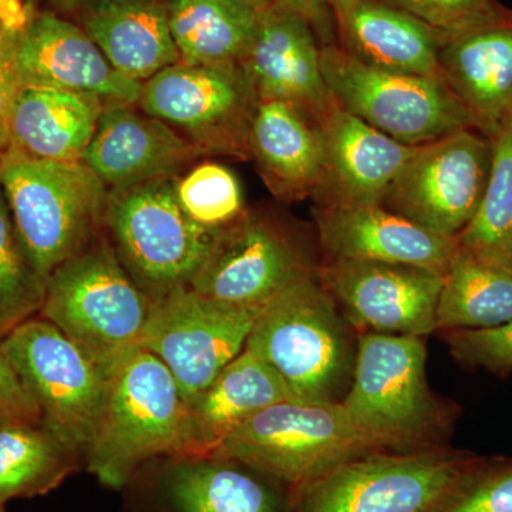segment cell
Wrapping results in <instances>:
<instances>
[{
  "label": "cell",
  "mask_w": 512,
  "mask_h": 512,
  "mask_svg": "<svg viewBox=\"0 0 512 512\" xmlns=\"http://www.w3.org/2000/svg\"><path fill=\"white\" fill-rule=\"evenodd\" d=\"M150 308L151 299L127 274L103 231L50 274L39 316L109 379L141 349Z\"/></svg>",
  "instance_id": "6da1fadb"
},
{
  "label": "cell",
  "mask_w": 512,
  "mask_h": 512,
  "mask_svg": "<svg viewBox=\"0 0 512 512\" xmlns=\"http://www.w3.org/2000/svg\"><path fill=\"white\" fill-rule=\"evenodd\" d=\"M245 349L274 370L289 402H342L339 394L355 367L349 330L318 274L262 306Z\"/></svg>",
  "instance_id": "7a4b0ae2"
},
{
  "label": "cell",
  "mask_w": 512,
  "mask_h": 512,
  "mask_svg": "<svg viewBox=\"0 0 512 512\" xmlns=\"http://www.w3.org/2000/svg\"><path fill=\"white\" fill-rule=\"evenodd\" d=\"M185 419L187 403L170 370L138 349L107 379L87 470L106 487L121 490L147 461L183 453Z\"/></svg>",
  "instance_id": "3957f363"
},
{
  "label": "cell",
  "mask_w": 512,
  "mask_h": 512,
  "mask_svg": "<svg viewBox=\"0 0 512 512\" xmlns=\"http://www.w3.org/2000/svg\"><path fill=\"white\" fill-rule=\"evenodd\" d=\"M0 185L23 244L50 274L104 231L109 190L80 163L0 154Z\"/></svg>",
  "instance_id": "277c9868"
},
{
  "label": "cell",
  "mask_w": 512,
  "mask_h": 512,
  "mask_svg": "<svg viewBox=\"0 0 512 512\" xmlns=\"http://www.w3.org/2000/svg\"><path fill=\"white\" fill-rule=\"evenodd\" d=\"M483 466L444 448L379 451L296 488L295 510L441 512Z\"/></svg>",
  "instance_id": "5b68a950"
},
{
  "label": "cell",
  "mask_w": 512,
  "mask_h": 512,
  "mask_svg": "<svg viewBox=\"0 0 512 512\" xmlns=\"http://www.w3.org/2000/svg\"><path fill=\"white\" fill-rule=\"evenodd\" d=\"M342 406L376 451L429 448L441 410L427 384L423 338L366 332Z\"/></svg>",
  "instance_id": "8992f818"
},
{
  "label": "cell",
  "mask_w": 512,
  "mask_h": 512,
  "mask_svg": "<svg viewBox=\"0 0 512 512\" xmlns=\"http://www.w3.org/2000/svg\"><path fill=\"white\" fill-rule=\"evenodd\" d=\"M173 180L109 191L107 200L104 235L151 301L190 288L222 231L201 227L185 214Z\"/></svg>",
  "instance_id": "52a82bcc"
},
{
  "label": "cell",
  "mask_w": 512,
  "mask_h": 512,
  "mask_svg": "<svg viewBox=\"0 0 512 512\" xmlns=\"http://www.w3.org/2000/svg\"><path fill=\"white\" fill-rule=\"evenodd\" d=\"M320 63L342 109L404 146H424L464 128L476 130L444 80L369 66L338 43L322 46Z\"/></svg>",
  "instance_id": "ba28073f"
},
{
  "label": "cell",
  "mask_w": 512,
  "mask_h": 512,
  "mask_svg": "<svg viewBox=\"0 0 512 512\" xmlns=\"http://www.w3.org/2000/svg\"><path fill=\"white\" fill-rule=\"evenodd\" d=\"M214 453L242 461L296 490L379 451L356 429L342 402L285 400L256 414Z\"/></svg>",
  "instance_id": "9c48e42d"
},
{
  "label": "cell",
  "mask_w": 512,
  "mask_h": 512,
  "mask_svg": "<svg viewBox=\"0 0 512 512\" xmlns=\"http://www.w3.org/2000/svg\"><path fill=\"white\" fill-rule=\"evenodd\" d=\"M120 491L124 512H296L295 488L218 453L153 458Z\"/></svg>",
  "instance_id": "30bf717a"
},
{
  "label": "cell",
  "mask_w": 512,
  "mask_h": 512,
  "mask_svg": "<svg viewBox=\"0 0 512 512\" xmlns=\"http://www.w3.org/2000/svg\"><path fill=\"white\" fill-rule=\"evenodd\" d=\"M258 101L241 66L178 63L143 83L137 106L174 128L202 157L247 160Z\"/></svg>",
  "instance_id": "8fae6325"
},
{
  "label": "cell",
  "mask_w": 512,
  "mask_h": 512,
  "mask_svg": "<svg viewBox=\"0 0 512 512\" xmlns=\"http://www.w3.org/2000/svg\"><path fill=\"white\" fill-rule=\"evenodd\" d=\"M0 349L35 400L43 426L86 457L103 407L106 377L40 316L13 330Z\"/></svg>",
  "instance_id": "7c38bea8"
},
{
  "label": "cell",
  "mask_w": 512,
  "mask_h": 512,
  "mask_svg": "<svg viewBox=\"0 0 512 512\" xmlns=\"http://www.w3.org/2000/svg\"><path fill=\"white\" fill-rule=\"evenodd\" d=\"M261 309L173 289L151 301L141 348L170 370L188 403L245 349Z\"/></svg>",
  "instance_id": "4fadbf2b"
},
{
  "label": "cell",
  "mask_w": 512,
  "mask_h": 512,
  "mask_svg": "<svg viewBox=\"0 0 512 512\" xmlns=\"http://www.w3.org/2000/svg\"><path fill=\"white\" fill-rule=\"evenodd\" d=\"M491 156L490 138L474 128L419 146L382 205L427 231L457 238L483 200Z\"/></svg>",
  "instance_id": "5bb4252c"
},
{
  "label": "cell",
  "mask_w": 512,
  "mask_h": 512,
  "mask_svg": "<svg viewBox=\"0 0 512 512\" xmlns=\"http://www.w3.org/2000/svg\"><path fill=\"white\" fill-rule=\"evenodd\" d=\"M313 274L311 261L288 229L247 210L222 229L190 288L214 301L262 308Z\"/></svg>",
  "instance_id": "9a60e30c"
},
{
  "label": "cell",
  "mask_w": 512,
  "mask_h": 512,
  "mask_svg": "<svg viewBox=\"0 0 512 512\" xmlns=\"http://www.w3.org/2000/svg\"><path fill=\"white\" fill-rule=\"evenodd\" d=\"M320 282L357 328L423 336L437 330L444 276L416 266L329 259Z\"/></svg>",
  "instance_id": "2e32d148"
},
{
  "label": "cell",
  "mask_w": 512,
  "mask_h": 512,
  "mask_svg": "<svg viewBox=\"0 0 512 512\" xmlns=\"http://www.w3.org/2000/svg\"><path fill=\"white\" fill-rule=\"evenodd\" d=\"M320 49L308 20L274 5L259 12L258 33L241 67L259 100L289 104L318 126L338 106L323 77Z\"/></svg>",
  "instance_id": "e0dca14e"
},
{
  "label": "cell",
  "mask_w": 512,
  "mask_h": 512,
  "mask_svg": "<svg viewBox=\"0 0 512 512\" xmlns=\"http://www.w3.org/2000/svg\"><path fill=\"white\" fill-rule=\"evenodd\" d=\"M16 63L23 87L90 94L106 107L140 99L143 83L117 72L77 23L52 10L37 12L22 33Z\"/></svg>",
  "instance_id": "ac0fdd59"
},
{
  "label": "cell",
  "mask_w": 512,
  "mask_h": 512,
  "mask_svg": "<svg viewBox=\"0 0 512 512\" xmlns=\"http://www.w3.org/2000/svg\"><path fill=\"white\" fill-rule=\"evenodd\" d=\"M315 217L329 259L416 266L444 276L458 251L457 238L427 231L382 204L319 202Z\"/></svg>",
  "instance_id": "d6986e66"
},
{
  "label": "cell",
  "mask_w": 512,
  "mask_h": 512,
  "mask_svg": "<svg viewBox=\"0 0 512 512\" xmlns=\"http://www.w3.org/2000/svg\"><path fill=\"white\" fill-rule=\"evenodd\" d=\"M200 158V151L164 121L137 104H117L101 114L83 163L113 191L173 180Z\"/></svg>",
  "instance_id": "ffe728a7"
},
{
  "label": "cell",
  "mask_w": 512,
  "mask_h": 512,
  "mask_svg": "<svg viewBox=\"0 0 512 512\" xmlns=\"http://www.w3.org/2000/svg\"><path fill=\"white\" fill-rule=\"evenodd\" d=\"M316 127L325 161L318 204H382L417 148L380 133L339 104Z\"/></svg>",
  "instance_id": "44dd1931"
},
{
  "label": "cell",
  "mask_w": 512,
  "mask_h": 512,
  "mask_svg": "<svg viewBox=\"0 0 512 512\" xmlns=\"http://www.w3.org/2000/svg\"><path fill=\"white\" fill-rule=\"evenodd\" d=\"M439 59L476 130L493 138L512 117V16L444 40Z\"/></svg>",
  "instance_id": "7402d4cb"
},
{
  "label": "cell",
  "mask_w": 512,
  "mask_h": 512,
  "mask_svg": "<svg viewBox=\"0 0 512 512\" xmlns=\"http://www.w3.org/2000/svg\"><path fill=\"white\" fill-rule=\"evenodd\" d=\"M72 15L114 69L134 82L181 63L161 0H86Z\"/></svg>",
  "instance_id": "603a6c76"
},
{
  "label": "cell",
  "mask_w": 512,
  "mask_h": 512,
  "mask_svg": "<svg viewBox=\"0 0 512 512\" xmlns=\"http://www.w3.org/2000/svg\"><path fill=\"white\" fill-rule=\"evenodd\" d=\"M249 158L278 200L316 198L325 178L318 127L289 104L259 100L249 128Z\"/></svg>",
  "instance_id": "cb8c5ba5"
},
{
  "label": "cell",
  "mask_w": 512,
  "mask_h": 512,
  "mask_svg": "<svg viewBox=\"0 0 512 512\" xmlns=\"http://www.w3.org/2000/svg\"><path fill=\"white\" fill-rule=\"evenodd\" d=\"M288 400L278 375L261 357L244 349L197 397L187 403L181 454H210L269 406Z\"/></svg>",
  "instance_id": "d4e9b609"
},
{
  "label": "cell",
  "mask_w": 512,
  "mask_h": 512,
  "mask_svg": "<svg viewBox=\"0 0 512 512\" xmlns=\"http://www.w3.org/2000/svg\"><path fill=\"white\" fill-rule=\"evenodd\" d=\"M104 109L106 104L90 94L22 87L5 151L33 160L80 163Z\"/></svg>",
  "instance_id": "484cf974"
},
{
  "label": "cell",
  "mask_w": 512,
  "mask_h": 512,
  "mask_svg": "<svg viewBox=\"0 0 512 512\" xmlns=\"http://www.w3.org/2000/svg\"><path fill=\"white\" fill-rule=\"evenodd\" d=\"M338 33L339 46L369 66L444 80L439 33L382 0H359Z\"/></svg>",
  "instance_id": "4316f807"
},
{
  "label": "cell",
  "mask_w": 512,
  "mask_h": 512,
  "mask_svg": "<svg viewBox=\"0 0 512 512\" xmlns=\"http://www.w3.org/2000/svg\"><path fill=\"white\" fill-rule=\"evenodd\" d=\"M181 63L241 66L254 45L259 12L239 0H164Z\"/></svg>",
  "instance_id": "83f0119b"
},
{
  "label": "cell",
  "mask_w": 512,
  "mask_h": 512,
  "mask_svg": "<svg viewBox=\"0 0 512 512\" xmlns=\"http://www.w3.org/2000/svg\"><path fill=\"white\" fill-rule=\"evenodd\" d=\"M86 457L40 420L9 419L0 426V503L56 490Z\"/></svg>",
  "instance_id": "f1b7e54d"
},
{
  "label": "cell",
  "mask_w": 512,
  "mask_h": 512,
  "mask_svg": "<svg viewBox=\"0 0 512 512\" xmlns=\"http://www.w3.org/2000/svg\"><path fill=\"white\" fill-rule=\"evenodd\" d=\"M512 320V261L458 247L444 275L437 330L483 329Z\"/></svg>",
  "instance_id": "f546056e"
},
{
  "label": "cell",
  "mask_w": 512,
  "mask_h": 512,
  "mask_svg": "<svg viewBox=\"0 0 512 512\" xmlns=\"http://www.w3.org/2000/svg\"><path fill=\"white\" fill-rule=\"evenodd\" d=\"M490 140L493 156L483 200L457 242L471 254L512 261V117Z\"/></svg>",
  "instance_id": "4dcf8cb0"
},
{
  "label": "cell",
  "mask_w": 512,
  "mask_h": 512,
  "mask_svg": "<svg viewBox=\"0 0 512 512\" xmlns=\"http://www.w3.org/2000/svg\"><path fill=\"white\" fill-rule=\"evenodd\" d=\"M47 281L20 238L0 185V342L39 316Z\"/></svg>",
  "instance_id": "1f68e13d"
},
{
  "label": "cell",
  "mask_w": 512,
  "mask_h": 512,
  "mask_svg": "<svg viewBox=\"0 0 512 512\" xmlns=\"http://www.w3.org/2000/svg\"><path fill=\"white\" fill-rule=\"evenodd\" d=\"M173 184L178 204L201 227L220 231L247 211L241 181L217 161L195 163Z\"/></svg>",
  "instance_id": "d6a6232c"
},
{
  "label": "cell",
  "mask_w": 512,
  "mask_h": 512,
  "mask_svg": "<svg viewBox=\"0 0 512 512\" xmlns=\"http://www.w3.org/2000/svg\"><path fill=\"white\" fill-rule=\"evenodd\" d=\"M429 25L441 37V43L511 18L512 10L497 0H382Z\"/></svg>",
  "instance_id": "836d02e7"
},
{
  "label": "cell",
  "mask_w": 512,
  "mask_h": 512,
  "mask_svg": "<svg viewBox=\"0 0 512 512\" xmlns=\"http://www.w3.org/2000/svg\"><path fill=\"white\" fill-rule=\"evenodd\" d=\"M446 340L463 365L498 375L512 372V320L493 328L447 330Z\"/></svg>",
  "instance_id": "e575fe53"
},
{
  "label": "cell",
  "mask_w": 512,
  "mask_h": 512,
  "mask_svg": "<svg viewBox=\"0 0 512 512\" xmlns=\"http://www.w3.org/2000/svg\"><path fill=\"white\" fill-rule=\"evenodd\" d=\"M441 512H512V466H484Z\"/></svg>",
  "instance_id": "d590c367"
},
{
  "label": "cell",
  "mask_w": 512,
  "mask_h": 512,
  "mask_svg": "<svg viewBox=\"0 0 512 512\" xmlns=\"http://www.w3.org/2000/svg\"><path fill=\"white\" fill-rule=\"evenodd\" d=\"M23 32L0 35V154L9 146L13 111L23 87L16 63V53Z\"/></svg>",
  "instance_id": "8d00e7d4"
},
{
  "label": "cell",
  "mask_w": 512,
  "mask_h": 512,
  "mask_svg": "<svg viewBox=\"0 0 512 512\" xmlns=\"http://www.w3.org/2000/svg\"><path fill=\"white\" fill-rule=\"evenodd\" d=\"M0 410L16 419L40 420L35 400L26 392L25 386L9 360L0 349Z\"/></svg>",
  "instance_id": "74e56055"
},
{
  "label": "cell",
  "mask_w": 512,
  "mask_h": 512,
  "mask_svg": "<svg viewBox=\"0 0 512 512\" xmlns=\"http://www.w3.org/2000/svg\"><path fill=\"white\" fill-rule=\"evenodd\" d=\"M275 3L308 20L318 36L320 46L336 43L333 30L336 22L326 0H275Z\"/></svg>",
  "instance_id": "f35d334b"
},
{
  "label": "cell",
  "mask_w": 512,
  "mask_h": 512,
  "mask_svg": "<svg viewBox=\"0 0 512 512\" xmlns=\"http://www.w3.org/2000/svg\"><path fill=\"white\" fill-rule=\"evenodd\" d=\"M37 0H0V35L23 32L37 15Z\"/></svg>",
  "instance_id": "ab89813d"
},
{
  "label": "cell",
  "mask_w": 512,
  "mask_h": 512,
  "mask_svg": "<svg viewBox=\"0 0 512 512\" xmlns=\"http://www.w3.org/2000/svg\"><path fill=\"white\" fill-rule=\"evenodd\" d=\"M326 2H328L330 10H332L333 18H335L336 22V29H338L340 23L348 18L349 13L352 12V9L355 8L359 0H326Z\"/></svg>",
  "instance_id": "60d3db41"
},
{
  "label": "cell",
  "mask_w": 512,
  "mask_h": 512,
  "mask_svg": "<svg viewBox=\"0 0 512 512\" xmlns=\"http://www.w3.org/2000/svg\"><path fill=\"white\" fill-rule=\"evenodd\" d=\"M47 2L52 6V12L57 13V15H59V13H63V15H72L74 10L79 8V6L82 5L83 2H86V0H47Z\"/></svg>",
  "instance_id": "b9f144b4"
},
{
  "label": "cell",
  "mask_w": 512,
  "mask_h": 512,
  "mask_svg": "<svg viewBox=\"0 0 512 512\" xmlns=\"http://www.w3.org/2000/svg\"><path fill=\"white\" fill-rule=\"evenodd\" d=\"M239 2H244L245 5L251 6L258 12H264L265 9L276 5L275 0H239Z\"/></svg>",
  "instance_id": "7bdbcfd3"
},
{
  "label": "cell",
  "mask_w": 512,
  "mask_h": 512,
  "mask_svg": "<svg viewBox=\"0 0 512 512\" xmlns=\"http://www.w3.org/2000/svg\"><path fill=\"white\" fill-rule=\"evenodd\" d=\"M9 419H16V417H12L10 416V414L3 412V410H0V426H2V424Z\"/></svg>",
  "instance_id": "ee69618b"
},
{
  "label": "cell",
  "mask_w": 512,
  "mask_h": 512,
  "mask_svg": "<svg viewBox=\"0 0 512 512\" xmlns=\"http://www.w3.org/2000/svg\"><path fill=\"white\" fill-rule=\"evenodd\" d=\"M0 512H5V504L0 503Z\"/></svg>",
  "instance_id": "f6af8a7d"
}]
</instances>
